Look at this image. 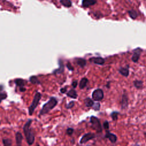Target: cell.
Wrapping results in <instances>:
<instances>
[{
  "label": "cell",
  "instance_id": "cell-32",
  "mask_svg": "<svg viewBox=\"0 0 146 146\" xmlns=\"http://www.w3.org/2000/svg\"><path fill=\"white\" fill-rule=\"evenodd\" d=\"M77 84H78V82H77L76 80H74V81H73L72 83V86L73 87V88L76 87Z\"/></svg>",
  "mask_w": 146,
  "mask_h": 146
},
{
  "label": "cell",
  "instance_id": "cell-25",
  "mask_svg": "<svg viewBox=\"0 0 146 146\" xmlns=\"http://www.w3.org/2000/svg\"><path fill=\"white\" fill-rule=\"evenodd\" d=\"M2 143L5 146H10L12 144L11 140L10 139H3L2 140Z\"/></svg>",
  "mask_w": 146,
  "mask_h": 146
},
{
  "label": "cell",
  "instance_id": "cell-3",
  "mask_svg": "<svg viewBox=\"0 0 146 146\" xmlns=\"http://www.w3.org/2000/svg\"><path fill=\"white\" fill-rule=\"evenodd\" d=\"M41 94L40 92L36 91L35 92V94L34 96V98H33V100L31 104V105L29 106V115H32L35 109L36 108L39 102V100L41 98Z\"/></svg>",
  "mask_w": 146,
  "mask_h": 146
},
{
  "label": "cell",
  "instance_id": "cell-18",
  "mask_svg": "<svg viewBox=\"0 0 146 146\" xmlns=\"http://www.w3.org/2000/svg\"><path fill=\"white\" fill-rule=\"evenodd\" d=\"M88 82V80L87 78H82V79L80 80V82H79V88H80V89L84 88L86 86V85H87Z\"/></svg>",
  "mask_w": 146,
  "mask_h": 146
},
{
  "label": "cell",
  "instance_id": "cell-29",
  "mask_svg": "<svg viewBox=\"0 0 146 146\" xmlns=\"http://www.w3.org/2000/svg\"><path fill=\"white\" fill-rule=\"evenodd\" d=\"M73 132H74V129L72 128H68L66 130V132L68 135H71L73 133Z\"/></svg>",
  "mask_w": 146,
  "mask_h": 146
},
{
  "label": "cell",
  "instance_id": "cell-24",
  "mask_svg": "<svg viewBox=\"0 0 146 146\" xmlns=\"http://www.w3.org/2000/svg\"><path fill=\"white\" fill-rule=\"evenodd\" d=\"M119 114V113L117 111H113L111 113V116L112 119L113 120H116L117 119L118 117V115Z\"/></svg>",
  "mask_w": 146,
  "mask_h": 146
},
{
  "label": "cell",
  "instance_id": "cell-33",
  "mask_svg": "<svg viewBox=\"0 0 146 146\" xmlns=\"http://www.w3.org/2000/svg\"><path fill=\"white\" fill-rule=\"evenodd\" d=\"M66 90H67V88H66V87H65V88H60V92H61V93L64 94V93H65V92H66Z\"/></svg>",
  "mask_w": 146,
  "mask_h": 146
},
{
  "label": "cell",
  "instance_id": "cell-20",
  "mask_svg": "<svg viewBox=\"0 0 146 146\" xmlns=\"http://www.w3.org/2000/svg\"><path fill=\"white\" fill-rule=\"evenodd\" d=\"M84 103L86 107H92V106L94 104V102L92 99H91L90 98H87L84 99Z\"/></svg>",
  "mask_w": 146,
  "mask_h": 146
},
{
  "label": "cell",
  "instance_id": "cell-12",
  "mask_svg": "<svg viewBox=\"0 0 146 146\" xmlns=\"http://www.w3.org/2000/svg\"><path fill=\"white\" fill-rule=\"evenodd\" d=\"M119 72L123 76L125 77H128L129 75V68L128 66L125 67H120L119 68Z\"/></svg>",
  "mask_w": 146,
  "mask_h": 146
},
{
  "label": "cell",
  "instance_id": "cell-19",
  "mask_svg": "<svg viewBox=\"0 0 146 146\" xmlns=\"http://www.w3.org/2000/svg\"><path fill=\"white\" fill-rule=\"evenodd\" d=\"M15 84L17 85V86L21 87H24L25 84V82L23 79H21V78H18L16 79L14 81Z\"/></svg>",
  "mask_w": 146,
  "mask_h": 146
},
{
  "label": "cell",
  "instance_id": "cell-27",
  "mask_svg": "<svg viewBox=\"0 0 146 146\" xmlns=\"http://www.w3.org/2000/svg\"><path fill=\"white\" fill-rule=\"evenodd\" d=\"M92 107H93V108H94V110H95V111H98V110H99V109H100V104L99 103H94V104L92 106Z\"/></svg>",
  "mask_w": 146,
  "mask_h": 146
},
{
  "label": "cell",
  "instance_id": "cell-14",
  "mask_svg": "<svg viewBox=\"0 0 146 146\" xmlns=\"http://www.w3.org/2000/svg\"><path fill=\"white\" fill-rule=\"evenodd\" d=\"M67 96L72 99H76L78 96V94L76 93V91L74 89H71L67 93Z\"/></svg>",
  "mask_w": 146,
  "mask_h": 146
},
{
  "label": "cell",
  "instance_id": "cell-26",
  "mask_svg": "<svg viewBox=\"0 0 146 146\" xmlns=\"http://www.w3.org/2000/svg\"><path fill=\"white\" fill-rule=\"evenodd\" d=\"M7 95L5 92L1 91V94H0V97H1L0 100H1V102H2V100H3V99H6L7 98Z\"/></svg>",
  "mask_w": 146,
  "mask_h": 146
},
{
  "label": "cell",
  "instance_id": "cell-16",
  "mask_svg": "<svg viewBox=\"0 0 146 146\" xmlns=\"http://www.w3.org/2000/svg\"><path fill=\"white\" fill-rule=\"evenodd\" d=\"M76 63L78 65H79L80 67L83 68L84 67L87 63L86 60L83 59V58H79L78 59H76Z\"/></svg>",
  "mask_w": 146,
  "mask_h": 146
},
{
  "label": "cell",
  "instance_id": "cell-4",
  "mask_svg": "<svg viewBox=\"0 0 146 146\" xmlns=\"http://www.w3.org/2000/svg\"><path fill=\"white\" fill-rule=\"evenodd\" d=\"M90 123H91V127L95 129L97 132L100 133L102 131V125L99 119L94 116L90 117Z\"/></svg>",
  "mask_w": 146,
  "mask_h": 146
},
{
  "label": "cell",
  "instance_id": "cell-21",
  "mask_svg": "<svg viewBox=\"0 0 146 146\" xmlns=\"http://www.w3.org/2000/svg\"><path fill=\"white\" fill-rule=\"evenodd\" d=\"M128 13L129 16L132 19H136V18H137V16H138L137 13L135 10H128Z\"/></svg>",
  "mask_w": 146,
  "mask_h": 146
},
{
  "label": "cell",
  "instance_id": "cell-35",
  "mask_svg": "<svg viewBox=\"0 0 146 146\" xmlns=\"http://www.w3.org/2000/svg\"><path fill=\"white\" fill-rule=\"evenodd\" d=\"M109 84H110V82H108V83H107V88H109Z\"/></svg>",
  "mask_w": 146,
  "mask_h": 146
},
{
  "label": "cell",
  "instance_id": "cell-6",
  "mask_svg": "<svg viewBox=\"0 0 146 146\" xmlns=\"http://www.w3.org/2000/svg\"><path fill=\"white\" fill-rule=\"evenodd\" d=\"M142 52H143V50L140 47H137L134 49L133 50V54L131 57L132 61L134 63H137L139 60L140 55Z\"/></svg>",
  "mask_w": 146,
  "mask_h": 146
},
{
  "label": "cell",
  "instance_id": "cell-31",
  "mask_svg": "<svg viewBox=\"0 0 146 146\" xmlns=\"http://www.w3.org/2000/svg\"><path fill=\"white\" fill-rule=\"evenodd\" d=\"M103 127L104 128V129H108L109 128V123L107 121H105L103 123Z\"/></svg>",
  "mask_w": 146,
  "mask_h": 146
},
{
  "label": "cell",
  "instance_id": "cell-22",
  "mask_svg": "<svg viewBox=\"0 0 146 146\" xmlns=\"http://www.w3.org/2000/svg\"><path fill=\"white\" fill-rule=\"evenodd\" d=\"M60 3L66 7H70L72 6L71 0H60Z\"/></svg>",
  "mask_w": 146,
  "mask_h": 146
},
{
  "label": "cell",
  "instance_id": "cell-15",
  "mask_svg": "<svg viewBox=\"0 0 146 146\" xmlns=\"http://www.w3.org/2000/svg\"><path fill=\"white\" fill-rule=\"evenodd\" d=\"M133 86L137 89H141L143 88V82L141 80H135L133 82Z\"/></svg>",
  "mask_w": 146,
  "mask_h": 146
},
{
  "label": "cell",
  "instance_id": "cell-13",
  "mask_svg": "<svg viewBox=\"0 0 146 146\" xmlns=\"http://www.w3.org/2000/svg\"><path fill=\"white\" fill-rule=\"evenodd\" d=\"M59 68L58 69H56L53 71V74H59L62 73L64 69V65L63 63V61L62 60H59Z\"/></svg>",
  "mask_w": 146,
  "mask_h": 146
},
{
  "label": "cell",
  "instance_id": "cell-2",
  "mask_svg": "<svg viewBox=\"0 0 146 146\" xmlns=\"http://www.w3.org/2000/svg\"><path fill=\"white\" fill-rule=\"evenodd\" d=\"M57 103L58 101L54 97H51L48 101L42 106V108L39 113V116L47 113L56 106Z\"/></svg>",
  "mask_w": 146,
  "mask_h": 146
},
{
  "label": "cell",
  "instance_id": "cell-7",
  "mask_svg": "<svg viewBox=\"0 0 146 146\" xmlns=\"http://www.w3.org/2000/svg\"><path fill=\"white\" fill-rule=\"evenodd\" d=\"M121 110H125L128 106V98L125 92L123 93L121 99Z\"/></svg>",
  "mask_w": 146,
  "mask_h": 146
},
{
  "label": "cell",
  "instance_id": "cell-17",
  "mask_svg": "<svg viewBox=\"0 0 146 146\" xmlns=\"http://www.w3.org/2000/svg\"><path fill=\"white\" fill-rule=\"evenodd\" d=\"M22 135L19 132H17L15 134V139H16V142L17 145H20L22 144Z\"/></svg>",
  "mask_w": 146,
  "mask_h": 146
},
{
  "label": "cell",
  "instance_id": "cell-8",
  "mask_svg": "<svg viewBox=\"0 0 146 146\" xmlns=\"http://www.w3.org/2000/svg\"><path fill=\"white\" fill-rule=\"evenodd\" d=\"M95 137V135L94 133H91V132L87 133L84 135L82 137V138L80 140L79 143H80V144L86 143L88 141H89L90 140H91V139H94Z\"/></svg>",
  "mask_w": 146,
  "mask_h": 146
},
{
  "label": "cell",
  "instance_id": "cell-30",
  "mask_svg": "<svg viewBox=\"0 0 146 146\" xmlns=\"http://www.w3.org/2000/svg\"><path fill=\"white\" fill-rule=\"evenodd\" d=\"M66 67H67V68L70 70V71H73L74 70V67L73 66L71 65V64L70 62H68L66 64Z\"/></svg>",
  "mask_w": 146,
  "mask_h": 146
},
{
  "label": "cell",
  "instance_id": "cell-28",
  "mask_svg": "<svg viewBox=\"0 0 146 146\" xmlns=\"http://www.w3.org/2000/svg\"><path fill=\"white\" fill-rule=\"evenodd\" d=\"M74 104H75V103L74 101H71L68 103V104L66 106V108L67 109H70V108H72L74 106Z\"/></svg>",
  "mask_w": 146,
  "mask_h": 146
},
{
  "label": "cell",
  "instance_id": "cell-36",
  "mask_svg": "<svg viewBox=\"0 0 146 146\" xmlns=\"http://www.w3.org/2000/svg\"><path fill=\"white\" fill-rule=\"evenodd\" d=\"M144 135H145V136H146V132H144Z\"/></svg>",
  "mask_w": 146,
  "mask_h": 146
},
{
  "label": "cell",
  "instance_id": "cell-23",
  "mask_svg": "<svg viewBox=\"0 0 146 146\" xmlns=\"http://www.w3.org/2000/svg\"><path fill=\"white\" fill-rule=\"evenodd\" d=\"M30 82L34 84H39L40 83V81L38 80V78L36 76H31L29 78Z\"/></svg>",
  "mask_w": 146,
  "mask_h": 146
},
{
  "label": "cell",
  "instance_id": "cell-5",
  "mask_svg": "<svg viewBox=\"0 0 146 146\" xmlns=\"http://www.w3.org/2000/svg\"><path fill=\"white\" fill-rule=\"evenodd\" d=\"M104 98V92L100 88L95 90L92 93V98L94 100L99 102L102 100Z\"/></svg>",
  "mask_w": 146,
  "mask_h": 146
},
{
  "label": "cell",
  "instance_id": "cell-1",
  "mask_svg": "<svg viewBox=\"0 0 146 146\" xmlns=\"http://www.w3.org/2000/svg\"><path fill=\"white\" fill-rule=\"evenodd\" d=\"M32 123V120L29 119L23 127V132L26 137V141L29 145H32L35 140V136L34 132L30 128L31 124Z\"/></svg>",
  "mask_w": 146,
  "mask_h": 146
},
{
  "label": "cell",
  "instance_id": "cell-11",
  "mask_svg": "<svg viewBox=\"0 0 146 146\" xmlns=\"http://www.w3.org/2000/svg\"><path fill=\"white\" fill-rule=\"evenodd\" d=\"M105 137L108 138L112 143H115L117 141V136L115 134L110 133L108 131H107Z\"/></svg>",
  "mask_w": 146,
  "mask_h": 146
},
{
  "label": "cell",
  "instance_id": "cell-34",
  "mask_svg": "<svg viewBox=\"0 0 146 146\" xmlns=\"http://www.w3.org/2000/svg\"><path fill=\"white\" fill-rule=\"evenodd\" d=\"M19 91L21 92H24L26 91V88L24 87H19Z\"/></svg>",
  "mask_w": 146,
  "mask_h": 146
},
{
  "label": "cell",
  "instance_id": "cell-10",
  "mask_svg": "<svg viewBox=\"0 0 146 146\" xmlns=\"http://www.w3.org/2000/svg\"><path fill=\"white\" fill-rule=\"evenodd\" d=\"M97 2V0H82V6L83 7H89L91 6L94 5Z\"/></svg>",
  "mask_w": 146,
  "mask_h": 146
},
{
  "label": "cell",
  "instance_id": "cell-9",
  "mask_svg": "<svg viewBox=\"0 0 146 146\" xmlns=\"http://www.w3.org/2000/svg\"><path fill=\"white\" fill-rule=\"evenodd\" d=\"M89 60H90V62H93L94 63L99 64V65H103L105 62V60L102 57L91 58H90Z\"/></svg>",
  "mask_w": 146,
  "mask_h": 146
}]
</instances>
